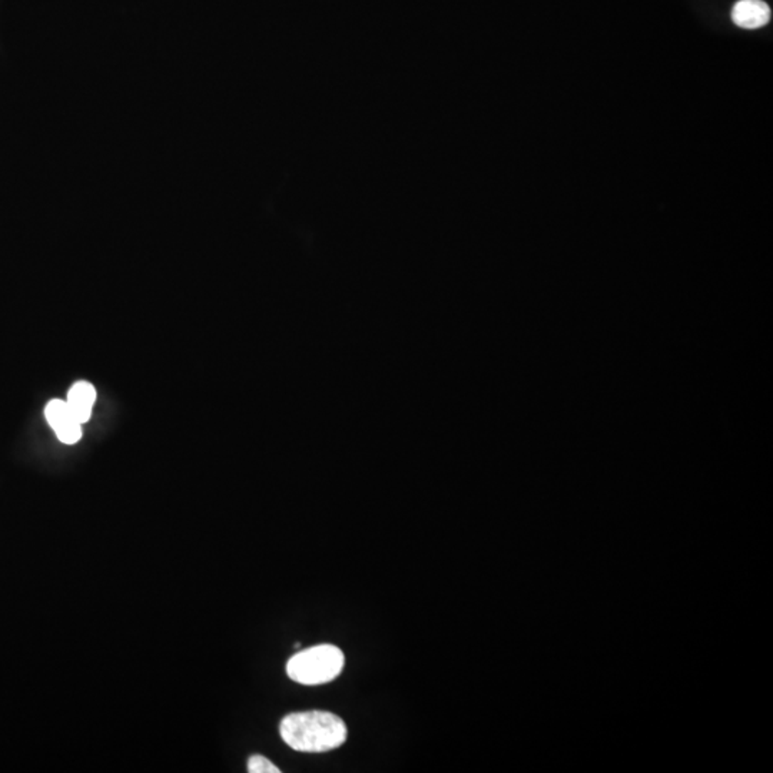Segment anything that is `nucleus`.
I'll list each match as a JSON object with an SVG mask.
<instances>
[{"label": "nucleus", "instance_id": "nucleus-1", "mask_svg": "<svg viewBox=\"0 0 773 773\" xmlns=\"http://www.w3.org/2000/svg\"><path fill=\"white\" fill-rule=\"evenodd\" d=\"M281 738L291 749L324 753L344 745L347 726L342 718L324 710H308L285 716L280 725Z\"/></svg>", "mask_w": 773, "mask_h": 773}, {"label": "nucleus", "instance_id": "nucleus-2", "mask_svg": "<svg viewBox=\"0 0 773 773\" xmlns=\"http://www.w3.org/2000/svg\"><path fill=\"white\" fill-rule=\"evenodd\" d=\"M344 653L334 645H318L295 653L287 663L291 680L304 686L325 685L342 675Z\"/></svg>", "mask_w": 773, "mask_h": 773}, {"label": "nucleus", "instance_id": "nucleus-3", "mask_svg": "<svg viewBox=\"0 0 773 773\" xmlns=\"http://www.w3.org/2000/svg\"><path fill=\"white\" fill-rule=\"evenodd\" d=\"M45 417L49 426L64 444H76L82 439V424L72 416L66 400L55 399L45 409Z\"/></svg>", "mask_w": 773, "mask_h": 773}, {"label": "nucleus", "instance_id": "nucleus-4", "mask_svg": "<svg viewBox=\"0 0 773 773\" xmlns=\"http://www.w3.org/2000/svg\"><path fill=\"white\" fill-rule=\"evenodd\" d=\"M732 21L743 29H758L770 21V7L763 0H739L732 9Z\"/></svg>", "mask_w": 773, "mask_h": 773}, {"label": "nucleus", "instance_id": "nucleus-5", "mask_svg": "<svg viewBox=\"0 0 773 773\" xmlns=\"http://www.w3.org/2000/svg\"><path fill=\"white\" fill-rule=\"evenodd\" d=\"M96 401V390L91 382H78L69 390L68 402L72 416L76 421L84 424L91 420L92 409Z\"/></svg>", "mask_w": 773, "mask_h": 773}, {"label": "nucleus", "instance_id": "nucleus-6", "mask_svg": "<svg viewBox=\"0 0 773 773\" xmlns=\"http://www.w3.org/2000/svg\"><path fill=\"white\" fill-rule=\"evenodd\" d=\"M248 772L251 773H280L281 770L274 763L261 755H253L248 760Z\"/></svg>", "mask_w": 773, "mask_h": 773}]
</instances>
